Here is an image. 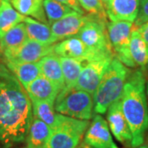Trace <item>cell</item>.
Returning <instances> with one entry per match:
<instances>
[{
  "label": "cell",
  "instance_id": "obj_27",
  "mask_svg": "<svg viewBox=\"0 0 148 148\" xmlns=\"http://www.w3.org/2000/svg\"><path fill=\"white\" fill-rule=\"evenodd\" d=\"M83 11L87 12V15L90 18L102 21L107 24V15L101 3V0H78Z\"/></svg>",
  "mask_w": 148,
  "mask_h": 148
},
{
  "label": "cell",
  "instance_id": "obj_3",
  "mask_svg": "<svg viewBox=\"0 0 148 148\" xmlns=\"http://www.w3.org/2000/svg\"><path fill=\"white\" fill-rule=\"evenodd\" d=\"M130 73L129 69L118 58H113L93 94L95 113L105 114L113 103L121 99L124 85Z\"/></svg>",
  "mask_w": 148,
  "mask_h": 148
},
{
  "label": "cell",
  "instance_id": "obj_36",
  "mask_svg": "<svg viewBox=\"0 0 148 148\" xmlns=\"http://www.w3.org/2000/svg\"><path fill=\"white\" fill-rule=\"evenodd\" d=\"M24 148H27V147H24Z\"/></svg>",
  "mask_w": 148,
  "mask_h": 148
},
{
  "label": "cell",
  "instance_id": "obj_12",
  "mask_svg": "<svg viewBox=\"0 0 148 148\" xmlns=\"http://www.w3.org/2000/svg\"><path fill=\"white\" fill-rule=\"evenodd\" d=\"M107 120L114 138L121 143L131 147L132 133L122 110L121 100L115 101L109 107Z\"/></svg>",
  "mask_w": 148,
  "mask_h": 148
},
{
  "label": "cell",
  "instance_id": "obj_2",
  "mask_svg": "<svg viewBox=\"0 0 148 148\" xmlns=\"http://www.w3.org/2000/svg\"><path fill=\"white\" fill-rule=\"evenodd\" d=\"M121 106L132 133L131 147L137 148L144 142L148 129V106L146 79L143 71L129 74L121 96Z\"/></svg>",
  "mask_w": 148,
  "mask_h": 148
},
{
  "label": "cell",
  "instance_id": "obj_22",
  "mask_svg": "<svg viewBox=\"0 0 148 148\" xmlns=\"http://www.w3.org/2000/svg\"><path fill=\"white\" fill-rule=\"evenodd\" d=\"M129 51L136 67L139 66L144 69L147 65V45L135 26L131 33L130 42H129Z\"/></svg>",
  "mask_w": 148,
  "mask_h": 148
},
{
  "label": "cell",
  "instance_id": "obj_30",
  "mask_svg": "<svg viewBox=\"0 0 148 148\" xmlns=\"http://www.w3.org/2000/svg\"><path fill=\"white\" fill-rule=\"evenodd\" d=\"M111 2H112V0H101V3H102V4L104 6L105 10H106L109 8V6L111 3Z\"/></svg>",
  "mask_w": 148,
  "mask_h": 148
},
{
  "label": "cell",
  "instance_id": "obj_17",
  "mask_svg": "<svg viewBox=\"0 0 148 148\" xmlns=\"http://www.w3.org/2000/svg\"><path fill=\"white\" fill-rule=\"evenodd\" d=\"M51 132L52 128L49 125L33 116L26 138L27 148H45Z\"/></svg>",
  "mask_w": 148,
  "mask_h": 148
},
{
  "label": "cell",
  "instance_id": "obj_19",
  "mask_svg": "<svg viewBox=\"0 0 148 148\" xmlns=\"http://www.w3.org/2000/svg\"><path fill=\"white\" fill-rule=\"evenodd\" d=\"M24 23L28 39L36 40L45 45H54L57 40L53 36L51 28L47 24L36 21L30 16H26Z\"/></svg>",
  "mask_w": 148,
  "mask_h": 148
},
{
  "label": "cell",
  "instance_id": "obj_31",
  "mask_svg": "<svg viewBox=\"0 0 148 148\" xmlns=\"http://www.w3.org/2000/svg\"><path fill=\"white\" fill-rule=\"evenodd\" d=\"M137 148H148V147H147V146H140V147H138Z\"/></svg>",
  "mask_w": 148,
  "mask_h": 148
},
{
  "label": "cell",
  "instance_id": "obj_4",
  "mask_svg": "<svg viewBox=\"0 0 148 148\" xmlns=\"http://www.w3.org/2000/svg\"><path fill=\"white\" fill-rule=\"evenodd\" d=\"M54 109L58 114L82 120L92 118L94 101L92 95L74 86L60 90L54 102Z\"/></svg>",
  "mask_w": 148,
  "mask_h": 148
},
{
  "label": "cell",
  "instance_id": "obj_9",
  "mask_svg": "<svg viewBox=\"0 0 148 148\" xmlns=\"http://www.w3.org/2000/svg\"><path fill=\"white\" fill-rule=\"evenodd\" d=\"M53 45H45L31 39H27L21 45L3 52L5 61L21 63H36L53 52Z\"/></svg>",
  "mask_w": 148,
  "mask_h": 148
},
{
  "label": "cell",
  "instance_id": "obj_24",
  "mask_svg": "<svg viewBox=\"0 0 148 148\" xmlns=\"http://www.w3.org/2000/svg\"><path fill=\"white\" fill-rule=\"evenodd\" d=\"M27 39L26 25L24 22H21L12 27L0 39V51L3 53L7 49L17 47Z\"/></svg>",
  "mask_w": 148,
  "mask_h": 148
},
{
  "label": "cell",
  "instance_id": "obj_6",
  "mask_svg": "<svg viewBox=\"0 0 148 148\" xmlns=\"http://www.w3.org/2000/svg\"><path fill=\"white\" fill-rule=\"evenodd\" d=\"M76 36L84 43L95 58L114 55L108 36L106 23L90 17Z\"/></svg>",
  "mask_w": 148,
  "mask_h": 148
},
{
  "label": "cell",
  "instance_id": "obj_26",
  "mask_svg": "<svg viewBox=\"0 0 148 148\" xmlns=\"http://www.w3.org/2000/svg\"><path fill=\"white\" fill-rule=\"evenodd\" d=\"M44 9L48 22L50 24L63 18L69 13L75 12L69 6L56 0H44Z\"/></svg>",
  "mask_w": 148,
  "mask_h": 148
},
{
  "label": "cell",
  "instance_id": "obj_29",
  "mask_svg": "<svg viewBox=\"0 0 148 148\" xmlns=\"http://www.w3.org/2000/svg\"><path fill=\"white\" fill-rule=\"evenodd\" d=\"M137 29H138L139 33L141 34V36L143 38L144 41L147 44V45L148 46V21L145 22L142 26L138 27Z\"/></svg>",
  "mask_w": 148,
  "mask_h": 148
},
{
  "label": "cell",
  "instance_id": "obj_7",
  "mask_svg": "<svg viewBox=\"0 0 148 148\" xmlns=\"http://www.w3.org/2000/svg\"><path fill=\"white\" fill-rule=\"evenodd\" d=\"M133 28V22L127 21H108L106 24L108 36L114 55L128 68H136L129 51L130 37Z\"/></svg>",
  "mask_w": 148,
  "mask_h": 148
},
{
  "label": "cell",
  "instance_id": "obj_14",
  "mask_svg": "<svg viewBox=\"0 0 148 148\" xmlns=\"http://www.w3.org/2000/svg\"><path fill=\"white\" fill-rule=\"evenodd\" d=\"M24 89L29 95L30 100L51 102H55L60 92V89L57 86L41 75L25 86Z\"/></svg>",
  "mask_w": 148,
  "mask_h": 148
},
{
  "label": "cell",
  "instance_id": "obj_34",
  "mask_svg": "<svg viewBox=\"0 0 148 148\" xmlns=\"http://www.w3.org/2000/svg\"><path fill=\"white\" fill-rule=\"evenodd\" d=\"M147 52H148V46H147Z\"/></svg>",
  "mask_w": 148,
  "mask_h": 148
},
{
  "label": "cell",
  "instance_id": "obj_16",
  "mask_svg": "<svg viewBox=\"0 0 148 148\" xmlns=\"http://www.w3.org/2000/svg\"><path fill=\"white\" fill-rule=\"evenodd\" d=\"M40 75L52 82L60 90L65 87L64 74L59 61V56L55 53H49L39 61Z\"/></svg>",
  "mask_w": 148,
  "mask_h": 148
},
{
  "label": "cell",
  "instance_id": "obj_15",
  "mask_svg": "<svg viewBox=\"0 0 148 148\" xmlns=\"http://www.w3.org/2000/svg\"><path fill=\"white\" fill-rule=\"evenodd\" d=\"M53 52L59 57L85 58L88 60L95 58L84 43L77 36L70 37L53 45Z\"/></svg>",
  "mask_w": 148,
  "mask_h": 148
},
{
  "label": "cell",
  "instance_id": "obj_18",
  "mask_svg": "<svg viewBox=\"0 0 148 148\" xmlns=\"http://www.w3.org/2000/svg\"><path fill=\"white\" fill-rule=\"evenodd\" d=\"M6 66L19 81L23 87L27 86L32 81L40 76L39 62L36 63H21L5 61Z\"/></svg>",
  "mask_w": 148,
  "mask_h": 148
},
{
  "label": "cell",
  "instance_id": "obj_13",
  "mask_svg": "<svg viewBox=\"0 0 148 148\" xmlns=\"http://www.w3.org/2000/svg\"><path fill=\"white\" fill-rule=\"evenodd\" d=\"M140 8V0H112L106 10L111 21H127L134 22Z\"/></svg>",
  "mask_w": 148,
  "mask_h": 148
},
{
  "label": "cell",
  "instance_id": "obj_25",
  "mask_svg": "<svg viewBox=\"0 0 148 148\" xmlns=\"http://www.w3.org/2000/svg\"><path fill=\"white\" fill-rule=\"evenodd\" d=\"M32 105L33 116L36 117L41 121L53 128L56 123V117L54 109V102L45 101L31 100Z\"/></svg>",
  "mask_w": 148,
  "mask_h": 148
},
{
  "label": "cell",
  "instance_id": "obj_21",
  "mask_svg": "<svg viewBox=\"0 0 148 148\" xmlns=\"http://www.w3.org/2000/svg\"><path fill=\"white\" fill-rule=\"evenodd\" d=\"M59 61L64 74L65 86L72 87L75 86L81 71L89 60L85 58L59 57Z\"/></svg>",
  "mask_w": 148,
  "mask_h": 148
},
{
  "label": "cell",
  "instance_id": "obj_1",
  "mask_svg": "<svg viewBox=\"0 0 148 148\" xmlns=\"http://www.w3.org/2000/svg\"><path fill=\"white\" fill-rule=\"evenodd\" d=\"M32 119L27 92L8 68L0 64V143L10 147L24 142Z\"/></svg>",
  "mask_w": 148,
  "mask_h": 148
},
{
  "label": "cell",
  "instance_id": "obj_10",
  "mask_svg": "<svg viewBox=\"0 0 148 148\" xmlns=\"http://www.w3.org/2000/svg\"><path fill=\"white\" fill-rule=\"evenodd\" d=\"M84 145L88 148H119L112 138L107 122L98 114L86 131Z\"/></svg>",
  "mask_w": 148,
  "mask_h": 148
},
{
  "label": "cell",
  "instance_id": "obj_35",
  "mask_svg": "<svg viewBox=\"0 0 148 148\" xmlns=\"http://www.w3.org/2000/svg\"><path fill=\"white\" fill-rule=\"evenodd\" d=\"M7 1H9V0H7Z\"/></svg>",
  "mask_w": 148,
  "mask_h": 148
},
{
  "label": "cell",
  "instance_id": "obj_5",
  "mask_svg": "<svg viewBox=\"0 0 148 148\" xmlns=\"http://www.w3.org/2000/svg\"><path fill=\"white\" fill-rule=\"evenodd\" d=\"M88 120H82L58 114L45 148H77L89 127Z\"/></svg>",
  "mask_w": 148,
  "mask_h": 148
},
{
  "label": "cell",
  "instance_id": "obj_23",
  "mask_svg": "<svg viewBox=\"0 0 148 148\" xmlns=\"http://www.w3.org/2000/svg\"><path fill=\"white\" fill-rule=\"evenodd\" d=\"M25 17L14 9L9 1L3 0L0 4V39L12 27L24 22Z\"/></svg>",
  "mask_w": 148,
  "mask_h": 148
},
{
  "label": "cell",
  "instance_id": "obj_11",
  "mask_svg": "<svg viewBox=\"0 0 148 148\" xmlns=\"http://www.w3.org/2000/svg\"><path fill=\"white\" fill-rule=\"evenodd\" d=\"M90 17L73 12L51 24V32L57 42L76 36Z\"/></svg>",
  "mask_w": 148,
  "mask_h": 148
},
{
  "label": "cell",
  "instance_id": "obj_8",
  "mask_svg": "<svg viewBox=\"0 0 148 148\" xmlns=\"http://www.w3.org/2000/svg\"><path fill=\"white\" fill-rule=\"evenodd\" d=\"M114 55H106L89 60L80 73L74 87L93 95Z\"/></svg>",
  "mask_w": 148,
  "mask_h": 148
},
{
  "label": "cell",
  "instance_id": "obj_28",
  "mask_svg": "<svg viewBox=\"0 0 148 148\" xmlns=\"http://www.w3.org/2000/svg\"><path fill=\"white\" fill-rule=\"evenodd\" d=\"M56 1L60 2V3H64L65 5L69 6V8H71L75 12H78L80 14L84 15V11L82 8L81 5H80L78 0H56Z\"/></svg>",
  "mask_w": 148,
  "mask_h": 148
},
{
  "label": "cell",
  "instance_id": "obj_33",
  "mask_svg": "<svg viewBox=\"0 0 148 148\" xmlns=\"http://www.w3.org/2000/svg\"><path fill=\"white\" fill-rule=\"evenodd\" d=\"M143 0H140V3H141V2H143Z\"/></svg>",
  "mask_w": 148,
  "mask_h": 148
},
{
  "label": "cell",
  "instance_id": "obj_32",
  "mask_svg": "<svg viewBox=\"0 0 148 148\" xmlns=\"http://www.w3.org/2000/svg\"><path fill=\"white\" fill-rule=\"evenodd\" d=\"M2 1H3V0H0V4H1V3H2Z\"/></svg>",
  "mask_w": 148,
  "mask_h": 148
},
{
  "label": "cell",
  "instance_id": "obj_20",
  "mask_svg": "<svg viewBox=\"0 0 148 148\" xmlns=\"http://www.w3.org/2000/svg\"><path fill=\"white\" fill-rule=\"evenodd\" d=\"M12 6L25 16H32L37 21L48 23L44 9V0H9Z\"/></svg>",
  "mask_w": 148,
  "mask_h": 148
}]
</instances>
